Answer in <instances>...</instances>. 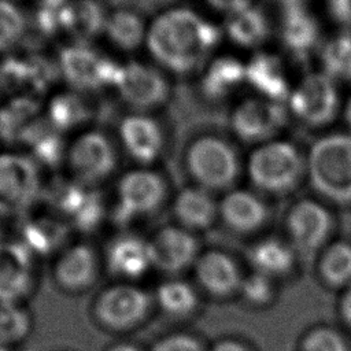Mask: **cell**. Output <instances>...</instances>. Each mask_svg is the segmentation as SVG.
Here are the masks:
<instances>
[{"label": "cell", "mask_w": 351, "mask_h": 351, "mask_svg": "<svg viewBox=\"0 0 351 351\" xmlns=\"http://www.w3.org/2000/svg\"><path fill=\"white\" fill-rule=\"evenodd\" d=\"M222 36V27L197 11L173 7L148 22L145 48L158 67L186 75L204 64Z\"/></svg>", "instance_id": "obj_1"}, {"label": "cell", "mask_w": 351, "mask_h": 351, "mask_svg": "<svg viewBox=\"0 0 351 351\" xmlns=\"http://www.w3.org/2000/svg\"><path fill=\"white\" fill-rule=\"evenodd\" d=\"M306 163L310 186L322 202L351 206V133L321 136L313 143Z\"/></svg>", "instance_id": "obj_2"}, {"label": "cell", "mask_w": 351, "mask_h": 351, "mask_svg": "<svg viewBox=\"0 0 351 351\" xmlns=\"http://www.w3.org/2000/svg\"><path fill=\"white\" fill-rule=\"evenodd\" d=\"M245 173L252 186L261 193L289 195L307 176L306 156L291 141L271 140L256 145L250 154Z\"/></svg>", "instance_id": "obj_3"}, {"label": "cell", "mask_w": 351, "mask_h": 351, "mask_svg": "<svg viewBox=\"0 0 351 351\" xmlns=\"http://www.w3.org/2000/svg\"><path fill=\"white\" fill-rule=\"evenodd\" d=\"M184 166L195 185L210 192L233 189L241 173L237 149L218 134L193 138L185 149Z\"/></svg>", "instance_id": "obj_4"}, {"label": "cell", "mask_w": 351, "mask_h": 351, "mask_svg": "<svg viewBox=\"0 0 351 351\" xmlns=\"http://www.w3.org/2000/svg\"><path fill=\"white\" fill-rule=\"evenodd\" d=\"M64 162L71 180L97 188L115 173L119 163L118 147L103 130H85L67 145Z\"/></svg>", "instance_id": "obj_5"}, {"label": "cell", "mask_w": 351, "mask_h": 351, "mask_svg": "<svg viewBox=\"0 0 351 351\" xmlns=\"http://www.w3.org/2000/svg\"><path fill=\"white\" fill-rule=\"evenodd\" d=\"M40 165L27 154H0V215L25 217L44 195Z\"/></svg>", "instance_id": "obj_6"}, {"label": "cell", "mask_w": 351, "mask_h": 351, "mask_svg": "<svg viewBox=\"0 0 351 351\" xmlns=\"http://www.w3.org/2000/svg\"><path fill=\"white\" fill-rule=\"evenodd\" d=\"M60 78L77 92H95L114 88L121 63L101 53L89 43H71L56 56Z\"/></svg>", "instance_id": "obj_7"}, {"label": "cell", "mask_w": 351, "mask_h": 351, "mask_svg": "<svg viewBox=\"0 0 351 351\" xmlns=\"http://www.w3.org/2000/svg\"><path fill=\"white\" fill-rule=\"evenodd\" d=\"M340 107L337 82L321 70L306 74L292 88L287 101L288 112L313 129L330 125L337 118Z\"/></svg>", "instance_id": "obj_8"}, {"label": "cell", "mask_w": 351, "mask_h": 351, "mask_svg": "<svg viewBox=\"0 0 351 351\" xmlns=\"http://www.w3.org/2000/svg\"><path fill=\"white\" fill-rule=\"evenodd\" d=\"M169 184L165 176L140 166L121 176L115 188V218L129 222L156 213L167 199Z\"/></svg>", "instance_id": "obj_9"}, {"label": "cell", "mask_w": 351, "mask_h": 351, "mask_svg": "<svg viewBox=\"0 0 351 351\" xmlns=\"http://www.w3.org/2000/svg\"><path fill=\"white\" fill-rule=\"evenodd\" d=\"M152 299L132 282H117L101 289L93 300L95 321L106 330L126 332L138 326L148 315Z\"/></svg>", "instance_id": "obj_10"}, {"label": "cell", "mask_w": 351, "mask_h": 351, "mask_svg": "<svg viewBox=\"0 0 351 351\" xmlns=\"http://www.w3.org/2000/svg\"><path fill=\"white\" fill-rule=\"evenodd\" d=\"M119 99L133 112H149L165 106L171 86L163 70L140 60L122 63L114 85Z\"/></svg>", "instance_id": "obj_11"}, {"label": "cell", "mask_w": 351, "mask_h": 351, "mask_svg": "<svg viewBox=\"0 0 351 351\" xmlns=\"http://www.w3.org/2000/svg\"><path fill=\"white\" fill-rule=\"evenodd\" d=\"M333 215L322 200L299 199L285 215L289 244L304 255L315 254L328 245L333 230Z\"/></svg>", "instance_id": "obj_12"}, {"label": "cell", "mask_w": 351, "mask_h": 351, "mask_svg": "<svg viewBox=\"0 0 351 351\" xmlns=\"http://www.w3.org/2000/svg\"><path fill=\"white\" fill-rule=\"evenodd\" d=\"M288 115L285 104L255 96L244 99L233 108L229 123L239 140L261 145L276 140L287 125Z\"/></svg>", "instance_id": "obj_13"}, {"label": "cell", "mask_w": 351, "mask_h": 351, "mask_svg": "<svg viewBox=\"0 0 351 351\" xmlns=\"http://www.w3.org/2000/svg\"><path fill=\"white\" fill-rule=\"evenodd\" d=\"M122 151L137 165L149 167L163 154L166 145L160 122L149 112H130L118 123Z\"/></svg>", "instance_id": "obj_14"}, {"label": "cell", "mask_w": 351, "mask_h": 351, "mask_svg": "<svg viewBox=\"0 0 351 351\" xmlns=\"http://www.w3.org/2000/svg\"><path fill=\"white\" fill-rule=\"evenodd\" d=\"M101 261L97 251L86 243L70 244L56 256L52 277L62 291L81 293L99 280Z\"/></svg>", "instance_id": "obj_15"}, {"label": "cell", "mask_w": 351, "mask_h": 351, "mask_svg": "<svg viewBox=\"0 0 351 351\" xmlns=\"http://www.w3.org/2000/svg\"><path fill=\"white\" fill-rule=\"evenodd\" d=\"M36 281L34 254L22 241L0 243V303H22Z\"/></svg>", "instance_id": "obj_16"}, {"label": "cell", "mask_w": 351, "mask_h": 351, "mask_svg": "<svg viewBox=\"0 0 351 351\" xmlns=\"http://www.w3.org/2000/svg\"><path fill=\"white\" fill-rule=\"evenodd\" d=\"M149 241L154 267L166 273H180L199 258L197 240L192 232L169 225L160 228Z\"/></svg>", "instance_id": "obj_17"}, {"label": "cell", "mask_w": 351, "mask_h": 351, "mask_svg": "<svg viewBox=\"0 0 351 351\" xmlns=\"http://www.w3.org/2000/svg\"><path fill=\"white\" fill-rule=\"evenodd\" d=\"M278 34L282 47L298 60L307 59L322 44L321 25L306 5L282 8Z\"/></svg>", "instance_id": "obj_18"}, {"label": "cell", "mask_w": 351, "mask_h": 351, "mask_svg": "<svg viewBox=\"0 0 351 351\" xmlns=\"http://www.w3.org/2000/svg\"><path fill=\"white\" fill-rule=\"evenodd\" d=\"M245 85L259 97L287 106L291 86L282 60L266 51L255 52L245 62Z\"/></svg>", "instance_id": "obj_19"}, {"label": "cell", "mask_w": 351, "mask_h": 351, "mask_svg": "<svg viewBox=\"0 0 351 351\" xmlns=\"http://www.w3.org/2000/svg\"><path fill=\"white\" fill-rule=\"evenodd\" d=\"M104 263L107 270L123 282L140 278L154 267L149 241L137 234H119L110 241Z\"/></svg>", "instance_id": "obj_20"}, {"label": "cell", "mask_w": 351, "mask_h": 351, "mask_svg": "<svg viewBox=\"0 0 351 351\" xmlns=\"http://www.w3.org/2000/svg\"><path fill=\"white\" fill-rule=\"evenodd\" d=\"M218 217L232 232L247 234L267 222L269 207L256 192L233 188L218 202Z\"/></svg>", "instance_id": "obj_21"}, {"label": "cell", "mask_w": 351, "mask_h": 351, "mask_svg": "<svg viewBox=\"0 0 351 351\" xmlns=\"http://www.w3.org/2000/svg\"><path fill=\"white\" fill-rule=\"evenodd\" d=\"M195 276L199 285L217 298H225L239 291L243 281L236 261L218 250L199 255L195 262Z\"/></svg>", "instance_id": "obj_22"}, {"label": "cell", "mask_w": 351, "mask_h": 351, "mask_svg": "<svg viewBox=\"0 0 351 351\" xmlns=\"http://www.w3.org/2000/svg\"><path fill=\"white\" fill-rule=\"evenodd\" d=\"M171 210L178 226L189 232L208 229L218 218V202L213 192L197 185L182 188L176 195Z\"/></svg>", "instance_id": "obj_23"}, {"label": "cell", "mask_w": 351, "mask_h": 351, "mask_svg": "<svg viewBox=\"0 0 351 351\" xmlns=\"http://www.w3.org/2000/svg\"><path fill=\"white\" fill-rule=\"evenodd\" d=\"M110 11L101 0H69L62 11V32L77 43L103 34Z\"/></svg>", "instance_id": "obj_24"}, {"label": "cell", "mask_w": 351, "mask_h": 351, "mask_svg": "<svg viewBox=\"0 0 351 351\" xmlns=\"http://www.w3.org/2000/svg\"><path fill=\"white\" fill-rule=\"evenodd\" d=\"M245 85V62L232 55L211 59L200 75V92L210 100H225Z\"/></svg>", "instance_id": "obj_25"}, {"label": "cell", "mask_w": 351, "mask_h": 351, "mask_svg": "<svg viewBox=\"0 0 351 351\" xmlns=\"http://www.w3.org/2000/svg\"><path fill=\"white\" fill-rule=\"evenodd\" d=\"M148 22L132 7H119L110 11L104 32L107 41L123 52L137 51L145 45Z\"/></svg>", "instance_id": "obj_26"}, {"label": "cell", "mask_w": 351, "mask_h": 351, "mask_svg": "<svg viewBox=\"0 0 351 351\" xmlns=\"http://www.w3.org/2000/svg\"><path fill=\"white\" fill-rule=\"evenodd\" d=\"M222 32L237 47L256 48L269 38L271 29L263 10L254 4L226 15Z\"/></svg>", "instance_id": "obj_27"}, {"label": "cell", "mask_w": 351, "mask_h": 351, "mask_svg": "<svg viewBox=\"0 0 351 351\" xmlns=\"http://www.w3.org/2000/svg\"><path fill=\"white\" fill-rule=\"evenodd\" d=\"M43 117L37 97L18 95L0 107V138L5 143H22L29 129Z\"/></svg>", "instance_id": "obj_28"}, {"label": "cell", "mask_w": 351, "mask_h": 351, "mask_svg": "<svg viewBox=\"0 0 351 351\" xmlns=\"http://www.w3.org/2000/svg\"><path fill=\"white\" fill-rule=\"evenodd\" d=\"M293 247L277 237H267L255 243L250 252L248 259L254 271L265 274L270 278L287 276L295 265Z\"/></svg>", "instance_id": "obj_29"}, {"label": "cell", "mask_w": 351, "mask_h": 351, "mask_svg": "<svg viewBox=\"0 0 351 351\" xmlns=\"http://www.w3.org/2000/svg\"><path fill=\"white\" fill-rule=\"evenodd\" d=\"M62 132L49 123L43 115L25 134L21 144L26 145L29 155L43 166H58L64 160L67 145L63 143Z\"/></svg>", "instance_id": "obj_30"}, {"label": "cell", "mask_w": 351, "mask_h": 351, "mask_svg": "<svg viewBox=\"0 0 351 351\" xmlns=\"http://www.w3.org/2000/svg\"><path fill=\"white\" fill-rule=\"evenodd\" d=\"M45 118L59 132L64 133L82 126L89 121L92 110L89 101L77 90L55 95L45 107Z\"/></svg>", "instance_id": "obj_31"}, {"label": "cell", "mask_w": 351, "mask_h": 351, "mask_svg": "<svg viewBox=\"0 0 351 351\" xmlns=\"http://www.w3.org/2000/svg\"><path fill=\"white\" fill-rule=\"evenodd\" d=\"M67 230V222L58 217L26 218L22 223V243L33 254L49 252L64 241Z\"/></svg>", "instance_id": "obj_32"}, {"label": "cell", "mask_w": 351, "mask_h": 351, "mask_svg": "<svg viewBox=\"0 0 351 351\" xmlns=\"http://www.w3.org/2000/svg\"><path fill=\"white\" fill-rule=\"evenodd\" d=\"M321 71L332 80L351 82V32L341 30L322 41L319 49Z\"/></svg>", "instance_id": "obj_33"}, {"label": "cell", "mask_w": 351, "mask_h": 351, "mask_svg": "<svg viewBox=\"0 0 351 351\" xmlns=\"http://www.w3.org/2000/svg\"><path fill=\"white\" fill-rule=\"evenodd\" d=\"M319 276L325 284L341 288L351 284V243L336 240L329 243L319 255Z\"/></svg>", "instance_id": "obj_34"}, {"label": "cell", "mask_w": 351, "mask_h": 351, "mask_svg": "<svg viewBox=\"0 0 351 351\" xmlns=\"http://www.w3.org/2000/svg\"><path fill=\"white\" fill-rule=\"evenodd\" d=\"M158 306L171 317H185L193 313L199 299L195 288L186 281L170 278L163 281L155 293Z\"/></svg>", "instance_id": "obj_35"}, {"label": "cell", "mask_w": 351, "mask_h": 351, "mask_svg": "<svg viewBox=\"0 0 351 351\" xmlns=\"http://www.w3.org/2000/svg\"><path fill=\"white\" fill-rule=\"evenodd\" d=\"M32 328V315L22 303H0V344L10 348L22 343Z\"/></svg>", "instance_id": "obj_36"}, {"label": "cell", "mask_w": 351, "mask_h": 351, "mask_svg": "<svg viewBox=\"0 0 351 351\" xmlns=\"http://www.w3.org/2000/svg\"><path fill=\"white\" fill-rule=\"evenodd\" d=\"M27 32V19L12 0H0V52L19 44Z\"/></svg>", "instance_id": "obj_37"}, {"label": "cell", "mask_w": 351, "mask_h": 351, "mask_svg": "<svg viewBox=\"0 0 351 351\" xmlns=\"http://www.w3.org/2000/svg\"><path fill=\"white\" fill-rule=\"evenodd\" d=\"M300 351H350L340 332L329 326L310 329L300 341Z\"/></svg>", "instance_id": "obj_38"}, {"label": "cell", "mask_w": 351, "mask_h": 351, "mask_svg": "<svg viewBox=\"0 0 351 351\" xmlns=\"http://www.w3.org/2000/svg\"><path fill=\"white\" fill-rule=\"evenodd\" d=\"M239 291L248 303L254 306H266L274 298L273 278L258 271H252L243 277Z\"/></svg>", "instance_id": "obj_39"}, {"label": "cell", "mask_w": 351, "mask_h": 351, "mask_svg": "<svg viewBox=\"0 0 351 351\" xmlns=\"http://www.w3.org/2000/svg\"><path fill=\"white\" fill-rule=\"evenodd\" d=\"M151 351H206L202 343L186 333H174L159 339Z\"/></svg>", "instance_id": "obj_40"}, {"label": "cell", "mask_w": 351, "mask_h": 351, "mask_svg": "<svg viewBox=\"0 0 351 351\" xmlns=\"http://www.w3.org/2000/svg\"><path fill=\"white\" fill-rule=\"evenodd\" d=\"M330 18L344 27H351V0H326Z\"/></svg>", "instance_id": "obj_41"}, {"label": "cell", "mask_w": 351, "mask_h": 351, "mask_svg": "<svg viewBox=\"0 0 351 351\" xmlns=\"http://www.w3.org/2000/svg\"><path fill=\"white\" fill-rule=\"evenodd\" d=\"M211 8L226 15L234 14L254 5V0H204Z\"/></svg>", "instance_id": "obj_42"}, {"label": "cell", "mask_w": 351, "mask_h": 351, "mask_svg": "<svg viewBox=\"0 0 351 351\" xmlns=\"http://www.w3.org/2000/svg\"><path fill=\"white\" fill-rule=\"evenodd\" d=\"M210 351H250V350L239 340L223 339L215 343Z\"/></svg>", "instance_id": "obj_43"}, {"label": "cell", "mask_w": 351, "mask_h": 351, "mask_svg": "<svg viewBox=\"0 0 351 351\" xmlns=\"http://www.w3.org/2000/svg\"><path fill=\"white\" fill-rule=\"evenodd\" d=\"M340 314L343 321L351 328V287L344 292L340 300Z\"/></svg>", "instance_id": "obj_44"}, {"label": "cell", "mask_w": 351, "mask_h": 351, "mask_svg": "<svg viewBox=\"0 0 351 351\" xmlns=\"http://www.w3.org/2000/svg\"><path fill=\"white\" fill-rule=\"evenodd\" d=\"M106 351H143L140 347H137L133 343L128 341H119L115 344H111Z\"/></svg>", "instance_id": "obj_45"}, {"label": "cell", "mask_w": 351, "mask_h": 351, "mask_svg": "<svg viewBox=\"0 0 351 351\" xmlns=\"http://www.w3.org/2000/svg\"><path fill=\"white\" fill-rule=\"evenodd\" d=\"M343 115H344V121H346V123H347V126L350 129V133H351V96L348 97V100L344 104Z\"/></svg>", "instance_id": "obj_46"}, {"label": "cell", "mask_w": 351, "mask_h": 351, "mask_svg": "<svg viewBox=\"0 0 351 351\" xmlns=\"http://www.w3.org/2000/svg\"><path fill=\"white\" fill-rule=\"evenodd\" d=\"M278 4H281L282 8L288 7H296V5H306V0H276Z\"/></svg>", "instance_id": "obj_47"}, {"label": "cell", "mask_w": 351, "mask_h": 351, "mask_svg": "<svg viewBox=\"0 0 351 351\" xmlns=\"http://www.w3.org/2000/svg\"><path fill=\"white\" fill-rule=\"evenodd\" d=\"M0 351H10V348L5 347V346H3V344H0Z\"/></svg>", "instance_id": "obj_48"}, {"label": "cell", "mask_w": 351, "mask_h": 351, "mask_svg": "<svg viewBox=\"0 0 351 351\" xmlns=\"http://www.w3.org/2000/svg\"><path fill=\"white\" fill-rule=\"evenodd\" d=\"M1 92H3V86H1V82H0V95H1Z\"/></svg>", "instance_id": "obj_49"}, {"label": "cell", "mask_w": 351, "mask_h": 351, "mask_svg": "<svg viewBox=\"0 0 351 351\" xmlns=\"http://www.w3.org/2000/svg\"><path fill=\"white\" fill-rule=\"evenodd\" d=\"M0 243H1V232H0Z\"/></svg>", "instance_id": "obj_50"}]
</instances>
